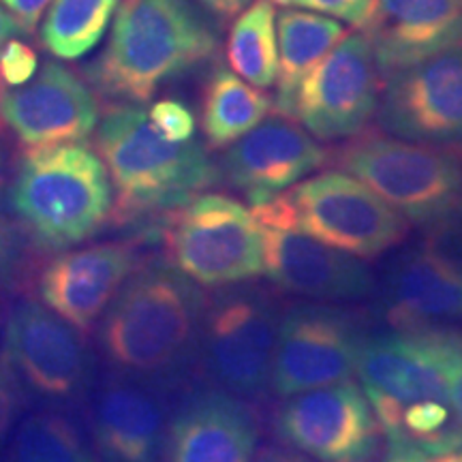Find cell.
<instances>
[{
	"instance_id": "74e56055",
	"label": "cell",
	"mask_w": 462,
	"mask_h": 462,
	"mask_svg": "<svg viewBox=\"0 0 462 462\" xmlns=\"http://www.w3.org/2000/svg\"><path fill=\"white\" fill-rule=\"evenodd\" d=\"M20 32H24V28L17 24L15 17L5 9L3 3H0V51H3L5 43L11 42V39Z\"/></svg>"
},
{
	"instance_id": "484cf974",
	"label": "cell",
	"mask_w": 462,
	"mask_h": 462,
	"mask_svg": "<svg viewBox=\"0 0 462 462\" xmlns=\"http://www.w3.org/2000/svg\"><path fill=\"white\" fill-rule=\"evenodd\" d=\"M0 462H99L73 418L42 409L20 420Z\"/></svg>"
},
{
	"instance_id": "5bb4252c",
	"label": "cell",
	"mask_w": 462,
	"mask_h": 462,
	"mask_svg": "<svg viewBox=\"0 0 462 462\" xmlns=\"http://www.w3.org/2000/svg\"><path fill=\"white\" fill-rule=\"evenodd\" d=\"M381 86L371 43L356 28L306 73L296 92L293 120L321 142L349 140L377 114Z\"/></svg>"
},
{
	"instance_id": "7c38bea8",
	"label": "cell",
	"mask_w": 462,
	"mask_h": 462,
	"mask_svg": "<svg viewBox=\"0 0 462 462\" xmlns=\"http://www.w3.org/2000/svg\"><path fill=\"white\" fill-rule=\"evenodd\" d=\"M274 432L281 446L315 462H374L383 443L371 402L354 381L282 398Z\"/></svg>"
},
{
	"instance_id": "52a82bcc",
	"label": "cell",
	"mask_w": 462,
	"mask_h": 462,
	"mask_svg": "<svg viewBox=\"0 0 462 462\" xmlns=\"http://www.w3.org/2000/svg\"><path fill=\"white\" fill-rule=\"evenodd\" d=\"M460 364L462 334L454 328L366 334L356 373L379 421L381 437L398 430L401 413L409 404H449Z\"/></svg>"
},
{
	"instance_id": "30bf717a",
	"label": "cell",
	"mask_w": 462,
	"mask_h": 462,
	"mask_svg": "<svg viewBox=\"0 0 462 462\" xmlns=\"http://www.w3.org/2000/svg\"><path fill=\"white\" fill-rule=\"evenodd\" d=\"M262 231L263 273L282 291L313 300H362L374 291V276L360 259L323 245L300 227L285 193L253 206Z\"/></svg>"
},
{
	"instance_id": "e575fe53",
	"label": "cell",
	"mask_w": 462,
	"mask_h": 462,
	"mask_svg": "<svg viewBox=\"0 0 462 462\" xmlns=\"http://www.w3.org/2000/svg\"><path fill=\"white\" fill-rule=\"evenodd\" d=\"M201 7L217 15L221 22H231L236 15L242 14L253 0H198Z\"/></svg>"
},
{
	"instance_id": "83f0119b",
	"label": "cell",
	"mask_w": 462,
	"mask_h": 462,
	"mask_svg": "<svg viewBox=\"0 0 462 462\" xmlns=\"http://www.w3.org/2000/svg\"><path fill=\"white\" fill-rule=\"evenodd\" d=\"M26 402L28 396L20 379H17L14 366H11L7 354L0 351V454L7 448L15 426L20 424Z\"/></svg>"
},
{
	"instance_id": "d6a6232c",
	"label": "cell",
	"mask_w": 462,
	"mask_h": 462,
	"mask_svg": "<svg viewBox=\"0 0 462 462\" xmlns=\"http://www.w3.org/2000/svg\"><path fill=\"white\" fill-rule=\"evenodd\" d=\"M0 3L15 17L17 24L24 28V32H32L54 0H0Z\"/></svg>"
},
{
	"instance_id": "7402d4cb",
	"label": "cell",
	"mask_w": 462,
	"mask_h": 462,
	"mask_svg": "<svg viewBox=\"0 0 462 462\" xmlns=\"http://www.w3.org/2000/svg\"><path fill=\"white\" fill-rule=\"evenodd\" d=\"M381 78L462 43V0H368L357 26Z\"/></svg>"
},
{
	"instance_id": "ffe728a7",
	"label": "cell",
	"mask_w": 462,
	"mask_h": 462,
	"mask_svg": "<svg viewBox=\"0 0 462 462\" xmlns=\"http://www.w3.org/2000/svg\"><path fill=\"white\" fill-rule=\"evenodd\" d=\"M328 157L330 152L302 126L285 116H273L231 143L218 170L251 206H257L319 170Z\"/></svg>"
},
{
	"instance_id": "f35d334b",
	"label": "cell",
	"mask_w": 462,
	"mask_h": 462,
	"mask_svg": "<svg viewBox=\"0 0 462 462\" xmlns=\"http://www.w3.org/2000/svg\"><path fill=\"white\" fill-rule=\"evenodd\" d=\"M429 462H462V449H454V452L432 456Z\"/></svg>"
},
{
	"instance_id": "d4e9b609",
	"label": "cell",
	"mask_w": 462,
	"mask_h": 462,
	"mask_svg": "<svg viewBox=\"0 0 462 462\" xmlns=\"http://www.w3.org/2000/svg\"><path fill=\"white\" fill-rule=\"evenodd\" d=\"M227 65L255 88H270L279 73L276 11L270 0H253L234 17L225 48Z\"/></svg>"
},
{
	"instance_id": "e0dca14e",
	"label": "cell",
	"mask_w": 462,
	"mask_h": 462,
	"mask_svg": "<svg viewBox=\"0 0 462 462\" xmlns=\"http://www.w3.org/2000/svg\"><path fill=\"white\" fill-rule=\"evenodd\" d=\"M163 385L109 373L88 394V435L99 462H163L171 409Z\"/></svg>"
},
{
	"instance_id": "4dcf8cb0",
	"label": "cell",
	"mask_w": 462,
	"mask_h": 462,
	"mask_svg": "<svg viewBox=\"0 0 462 462\" xmlns=\"http://www.w3.org/2000/svg\"><path fill=\"white\" fill-rule=\"evenodd\" d=\"M270 3L285 9H306L328 17L332 15L356 28L362 24L368 9V0H270Z\"/></svg>"
},
{
	"instance_id": "7a4b0ae2",
	"label": "cell",
	"mask_w": 462,
	"mask_h": 462,
	"mask_svg": "<svg viewBox=\"0 0 462 462\" xmlns=\"http://www.w3.org/2000/svg\"><path fill=\"white\" fill-rule=\"evenodd\" d=\"M95 150L114 189L109 225L157 238L170 212L221 180L199 142H170L150 125L142 106L114 103L95 129Z\"/></svg>"
},
{
	"instance_id": "6da1fadb",
	"label": "cell",
	"mask_w": 462,
	"mask_h": 462,
	"mask_svg": "<svg viewBox=\"0 0 462 462\" xmlns=\"http://www.w3.org/2000/svg\"><path fill=\"white\" fill-rule=\"evenodd\" d=\"M206 302L165 257L142 262L97 323L109 373L171 388L198 362Z\"/></svg>"
},
{
	"instance_id": "8fae6325",
	"label": "cell",
	"mask_w": 462,
	"mask_h": 462,
	"mask_svg": "<svg viewBox=\"0 0 462 462\" xmlns=\"http://www.w3.org/2000/svg\"><path fill=\"white\" fill-rule=\"evenodd\" d=\"M282 193L306 234L346 255L381 257L409 231L407 218L345 171H323Z\"/></svg>"
},
{
	"instance_id": "1f68e13d",
	"label": "cell",
	"mask_w": 462,
	"mask_h": 462,
	"mask_svg": "<svg viewBox=\"0 0 462 462\" xmlns=\"http://www.w3.org/2000/svg\"><path fill=\"white\" fill-rule=\"evenodd\" d=\"M429 240L462 263V199L443 221L432 225Z\"/></svg>"
},
{
	"instance_id": "ba28073f",
	"label": "cell",
	"mask_w": 462,
	"mask_h": 462,
	"mask_svg": "<svg viewBox=\"0 0 462 462\" xmlns=\"http://www.w3.org/2000/svg\"><path fill=\"white\" fill-rule=\"evenodd\" d=\"M281 313L262 289H218L206 302L198 362L215 388L262 396L270 388Z\"/></svg>"
},
{
	"instance_id": "8992f818",
	"label": "cell",
	"mask_w": 462,
	"mask_h": 462,
	"mask_svg": "<svg viewBox=\"0 0 462 462\" xmlns=\"http://www.w3.org/2000/svg\"><path fill=\"white\" fill-rule=\"evenodd\" d=\"M163 257L206 289L234 287L263 273L262 231L242 201L199 193L157 229Z\"/></svg>"
},
{
	"instance_id": "44dd1931",
	"label": "cell",
	"mask_w": 462,
	"mask_h": 462,
	"mask_svg": "<svg viewBox=\"0 0 462 462\" xmlns=\"http://www.w3.org/2000/svg\"><path fill=\"white\" fill-rule=\"evenodd\" d=\"M257 439L253 409L212 385L189 394L171 411L163 462H253Z\"/></svg>"
},
{
	"instance_id": "8d00e7d4",
	"label": "cell",
	"mask_w": 462,
	"mask_h": 462,
	"mask_svg": "<svg viewBox=\"0 0 462 462\" xmlns=\"http://www.w3.org/2000/svg\"><path fill=\"white\" fill-rule=\"evenodd\" d=\"M449 407H452L454 430H456V437H458V443L462 449V364L454 374L452 392H449Z\"/></svg>"
},
{
	"instance_id": "4fadbf2b",
	"label": "cell",
	"mask_w": 462,
	"mask_h": 462,
	"mask_svg": "<svg viewBox=\"0 0 462 462\" xmlns=\"http://www.w3.org/2000/svg\"><path fill=\"white\" fill-rule=\"evenodd\" d=\"M366 332L340 306L298 304L281 317L270 390L287 398L349 381Z\"/></svg>"
},
{
	"instance_id": "ab89813d",
	"label": "cell",
	"mask_w": 462,
	"mask_h": 462,
	"mask_svg": "<svg viewBox=\"0 0 462 462\" xmlns=\"http://www.w3.org/2000/svg\"><path fill=\"white\" fill-rule=\"evenodd\" d=\"M456 150H458V159H460V170H462V143H458V146H456Z\"/></svg>"
},
{
	"instance_id": "d6986e66",
	"label": "cell",
	"mask_w": 462,
	"mask_h": 462,
	"mask_svg": "<svg viewBox=\"0 0 462 462\" xmlns=\"http://www.w3.org/2000/svg\"><path fill=\"white\" fill-rule=\"evenodd\" d=\"M381 315L392 330H446L462 321V263L435 242L392 259L381 287Z\"/></svg>"
},
{
	"instance_id": "ac0fdd59",
	"label": "cell",
	"mask_w": 462,
	"mask_h": 462,
	"mask_svg": "<svg viewBox=\"0 0 462 462\" xmlns=\"http://www.w3.org/2000/svg\"><path fill=\"white\" fill-rule=\"evenodd\" d=\"M140 263L135 242L73 246L39 270L34 287L43 306L86 337Z\"/></svg>"
},
{
	"instance_id": "9c48e42d",
	"label": "cell",
	"mask_w": 462,
	"mask_h": 462,
	"mask_svg": "<svg viewBox=\"0 0 462 462\" xmlns=\"http://www.w3.org/2000/svg\"><path fill=\"white\" fill-rule=\"evenodd\" d=\"M3 351L28 401L42 409L69 411L88 398L95 357L86 337L42 302L22 300L11 309Z\"/></svg>"
},
{
	"instance_id": "cb8c5ba5",
	"label": "cell",
	"mask_w": 462,
	"mask_h": 462,
	"mask_svg": "<svg viewBox=\"0 0 462 462\" xmlns=\"http://www.w3.org/2000/svg\"><path fill=\"white\" fill-rule=\"evenodd\" d=\"M274 109V101L262 88L245 82L227 67H215L201 90V131L212 150H225Z\"/></svg>"
},
{
	"instance_id": "277c9868",
	"label": "cell",
	"mask_w": 462,
	"mask_h": 462,
	"mask_svg": "<svg viewBox=\"0 0 462 462\" xmlns=\"http://www.w3.org/2000/svg\"><path fill=\"white\" fill-rule=\"evenodd\" d=\"M17 229L42 253L95 238L112 221L114 189L97 150L56 143L26 150L7 193Z\"/></svg>"
},
{
	"instance_id": "f1b7e54d",
	"label": "cell",
	"mask_w": 462,
	"mask_h": 462,
	"mask_svg": "<svg viewBox=\"0 0 462 462\" xmlns=\"http://www.w3.org/2000/svg\"><path fill=\"white\" fill-rule=\"evenodd\" d=\"M150 125L170 142L195 140V116L178 99H161L148 109Z\"/></svg>"
},
{
	"instance_id": "836d02e7",
	"label": "cell",
	"mask_w": 462,
	"mask_h": 462,
	"mask_svg": "<svg viewBox=\"0 0 462 462\" xmlns=\"http://www.w3.org/2000/svg\"><path fill=\"white\" fill-rule=\"evenodd\" d=\"M3 157H0V189H3ZM15 265V242L11 227L5 221L3 210H0V282H5L14 273Z\"/></svg>"
},
{
	"instance_id": "5b68a950",
	"label": "cell",
	"mask_w": 462,
	"mask_h": 462,
	"mask_svg": "<svg viewBox=\"0 0 462 462\" xmlns=\"http://www.w3.org/2000/svg\"><path fill=\"white\" fill-rule=\"evenodd\" d=\"M349 140L328 159L366 184L409 223L430 229L462 199L456 146L407 142L366 129Z\"/></svg>"
},
{
	"instance_id": "9a60e30c",
	"label": "cell",
	"mask_w": 462,
	"mask_h": 462,
	"mask_svg": "<svg viewBox=\"0 0 462 462\" xmlns=\"http://www.w3.org/2000/svg\"><path fill=\"white\" fill-rule=\"evenodd\" d=\"M374 116L401 140L462 143V43L388 75Z\"/></svg>"
},
{
	"instance_id": "d590c367",
	"label": "cell",
	"mask_w": 462,
	"mask_h": 462,
	"mask_svg": "<svg viewBox=\"0 0 462 462\" xmlns=\"http://www.w3.org/2000/svg\"><path fill=\"white\" fill-rule=\"evenodd\" d=\"M253 462H315L310 458H306V456L293 452V449H289L285 446L276 448V446H265L263 449H259L253 456Z\"/></svg>"
},
{
	"instance_id": "3957f363",
	"label": "cell",
	"mask_w": 462,
	"mask_h": 462,
	"mask_svg": "<svg viewBox=\"0 0 462 462\" xmlns=\"http://www.w3.org/2000/svg\"><path fill=\"white\" fill-rule=\"evenodd\" d=\"M217 51L215 24L189 0H120L106 50L86 78L109 101L143 106Z\"/></svg>"
},
{
	"instance_id": "4316f807",
	"label": "cell",
	"mask_w": 462,
	"mask_h": 462,
	"mask_svg": "<svg viewBox=\"0 0 462 462\" xmlns=\"http://www.w3.org/2000/svg\"><path fill=\"white\" fill-rule=\"evenodd\" d=\"M120 0H54L42 26L45 50L78 60L99 45Z\"/></svg>"
},
{
	"instance_id": "603a6c76",
	"label": "cell",
	"mask_w": 462,
	"mask_h": 462,
	"mask_svg": "<svg viewBox=\"0 0 462 462\" xmlns=\"http://www.w3.org/2000/svg\"><path fill=\"white\" fill-rule=\"evenodd\" d=\"M279 73H276L274 109L293 120L296 92L323 56L345 37L346 31L334 17L302 9H285L279 17Z\"/></svg>"
},
{
	"instance_id": "f546056e",
	"label": "cell",
	"mask_w": 462,
	"mask_h": 462,
	"mask_svg": "<svg viewBox=\"0 0 462 462\" xmlns=\"http://www.w3.org/2000/svg\"><path fill=\"white\" fill-rule=\"evenodd\" d=\"M37 73V54L26 43L11 39L0 51V82L3 86H22Z\"/></svg>"
},
{
	"instance_id": "2e32d148",
	"label": "cell",
	"mask_w": 462,
	"mask_h": 462,
	"mask_svg": "<svg viewBox=\"0 0 462 462\" xmlns=\"http://www.w3.org/2000/svg\"><path fill=\"white\" fill-rule=\"evenodd\" d=\"M99 120V101L86 79L58 62H45L31 82L0 88V125L26 150L88 140Z\"/></svg>"
}]
</instances>
